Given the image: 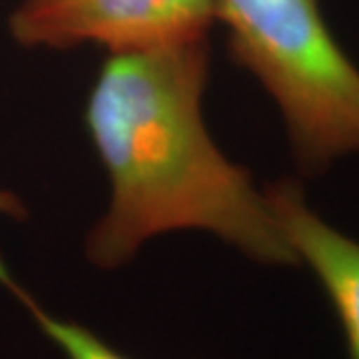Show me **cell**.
<instances>
[{"instance_id":"1","label":"cell","mask_w":359,"mask_h":359,"mask_svg":"<svg viewBox=\"0 0 359 359\" xmlns=\"http://www.w3.org/2000/svg\"><path fill=\"white\" fill-rule=\"evenodd\" d=\"M208 39L110 54L90 90L84 124L112 196L86 238V257L124 266L150 238L204 230L262 266H297L250 170L210 138L202 96Z\"/></svg>"},{"instance_id":"2","label":"cell","mask_w":359,"mask_h":359,"mask_svg":"<svg viewBox=\"0 0 359 359\" xmlns=\"http://www.w3.org/2000/svg\"><path fill=\"white\" fill-rule=\"evenodd\" d=\"M231 62L266 88L295 166L320 176L359 154V66L330 30L320 0H214Z\"/></svg>"},{"instance_id":"3","label":"cell","mask_w":359,"mask_h":359,"mask_svg":"<svg viewBox=\"0 0 359 359\" xmlns=\"http://www.w3.org/2000/svg\"><path fill=\"white\" fill-rule=\"evenodd\" d=\"M216 22L214 0H20L8 30L26 48L122 54L208 39Z\"/></svg>"},{"instance_id":"4","label":"cell","mask_w":359,"mask_h":359,"mask_svg":"<svg viewBox=\"0 0 359 359\" xmlns=\"http://www.w3.org/2000/svg\"><path fill=\"white\" fill-rule=\"evenodd\" d=\"M264 194L297 262L313 271L327 295L344 332L347 359H359V242L321 218L299 180L271 182Z\"/></svg>"},{"instance_id":"5","label":"cell","mask_w":359,"mask_h":359,"mask_svg":"<svg viewBox=\"0 0 359 359\" xmlns=\"http://www.w3.org/2000/svg\"><path fill=\"white\" fill-rule=\"evenodd\" d=\"M30 316L34 318L40 332L58 347L66 359H132L118 349L104 341L100 335H96L86 325H80L72 320H62L48 313L34 302V297L22 292L18 295Z\"/></svg>"},{"instance_id":"6","label":"cell","mask_w":359,"mask_h":359,"mask_svg":"<svg viewBox=\"0 0 359 359\" xmlns=\"http://www.w3.org/2000/svg\"><path fill=\"white\" fill-rule=\"evenodd\" d=\"M0 216H11V218H26V208L25 204L20 202V198L13 192H6V190H0ZM0 283L6 285L14 295H18L22 292V287L18 283L14 282L11 271L6 269L2 257H0Z\"/></svg>"}]
</instances>
